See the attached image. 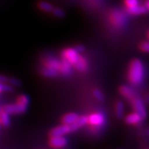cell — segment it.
Here are the masks:
<instances>
[{"instance_id":"1","label":"cell","mask_w":149,"mask_h":149,"mask_svg":"<svg viewBox=\"0 0 149 149\" xmlns=\"http://www.w3.org/2000/svg\"><path fill=\"white\" fill-rule=\"evenodd\" d=\"M144 67L139 59H133L130 62L128 72V80L131 84L137 86L141 83L144 77Z\"/></svg>"},{"instance_id":"10","label":"cell","mask_w":149,"mask_h":149,"mask_svg":"<svg viewBox=\"0 0 149 149\" xmlns=\"http://www.w3.org/2000/svg\"><path fill=\"white\" fill-rule=\"evenodd\" d=\"M124 15L122 13H121L120 12H119V10H116V12L114 11L111 13V19L113 23L115 26H120L123 24V22H124Z\"/></svg>"},{"instance_id":"26","label":"cell","mask_w":149,"mask_h":149,"mask_svg":"<svg viewBox=\"0 0 149 149\" xmlns=\"http://www.w3.org/2000/svg\"><path fill=\"white\" fill-rule=\"evenodd\" d=\"M1 93L3 91H6V92H10L13 91V88L9 85L4 84L3 83H1Z\"/></svg>"},{"instance_id":"2","label":"cell","mask_w":149,"mask_h":149,"mask_svg":"<svg viewBox=\"0 0 149 149\" xmlns=\"http://www.w3.org/2000/svg\"><path fill=\"white\" fill-rule=\"evenodd\" d=\"M105 117L101 113H94L88 116V123L91 127L98 128L104 125Z\"/></svg>"},{"instance_id":"32","label":"cell","mask_w":149,"mask_h":149,"mask_svg":"<svg viewBox=\"0 0 149 149\" xmlns=\"http://www.w3.org/2000/svg\"><path fill=\"white\" fill-rule=\"evenodd\" d=\"M148 39H149V31H148Z\"/></svg>"},{"instance_id":"6","label":"cell","mask_w":149,"mask_h":149,"mask_svg":"<svg viewBox=\"0 0 149 149\" xmlns=\"http://www.w3.org/2000/svg\"><path fill=\"white\" fill-rule=\"evenodd\" d=\"M50 146L53 148H61L67 144V139L64 136H52L49 139Z\"/></svg>"},{"instance_id":"23","label":"cell","mask_w":149,"mask_h":149,"mask_svg":"<svg viewBox=\"0 0 149 149\" xmlns=\"http://www.w3.org/2000/svg\"><path fill=\"white\" fill-rule=\"evenodd\" d=\"M53 13L54 15L58 17H64V15H65V13L64 12V10H62V9L59 8H55L53 9V12H52Z\"/></svg>"},{"instance_id":"14","label":"cell","mask_w":149,"mask_h":149,"mask_svg":"<svg viewBox=\"0 0 149 149\" xmlns=\"http://www.w3.org/2000/svg\"><path fill=\"white\" fill-rule=\"evenodd\" d=\"M79 118V116L74 113H69L64 115L61 119V122L64 124L66 125H72Z\"/></svg>"},{"instance_id":"22","label":"cell","mask_w":149,"mask_h":149,"mask_svg":"<svg viewBox=\"0 0 149 149\" xmlns=\"http://www.w3.org/2000/svg\"><path fill=\"white\" fill-rule=\"evenodd\" d=\"M124 3H125L127 8H133L134 6L139 5L138 0H124Z\"/></svg>"},{"instance_id":"29","label":"cell","mask_w":149,"mask_h":149,"mask_svg":"<svg viewBox=\"0 0 149 149\" xmlns=\"http://www.w3.org/2000/svg\"><path fill=\"white\" fill-rule=\"evenodd\" d=\"M7 81V79L3 76H1V83H4Z\"/></svg>"},{"instance_id":"16","label":"cell","mask_w":149,"mask_h":149,"mask_svg":"<svg viewBox=\"0 0 149 149\" xmlns=\"http://www.w3.org/2000/svg\"><path fill=\"white\" fill-rule=\"evenodd\" d=\"M147 10H147V8H146L145 6H139V5L134 6L133 8H127L128 13H129L130 14H132V15H135L146 13Z\"/></svg>"},{"instance_id":"31","label":"cell","mask_w":149,"mask_h":149,"mask_svg":"<svg viewBox=\"0 0 149 149\" xmlns=\"http://www.w3.org/2000/svg\"><path fill=\"white\" fill-rule=\"evenodd\" d=\"M146 101H147V102H149V96H148V97H146Z\"/></svg>"},{"instance_id":"9","label":"cell","mask_w":149,"mask_h":149,"mask_svg":"<svg viewBox=\"0 0 149 149\" xmlns=\"http://www.w3.org/2000/svg\"><path fill=\"white\" fill-rule=\"evenodd\" d=\"M72 64L69 61H68L66 59H62L61 61L60 68H59V72H60L61 74L65 76H68L72 73Z\"/></svg>"},{"instance_id":"21","label":"cell","mask_w":149,"mask_h":149,"mask_svg":"<svg viewBox=\"0 0 149 149\" xmlns=\"http://www.w3.org/2000/svg\"><path fill=\"white\" fill-rule=\"evenodd\" d=\"M29 102V97L26 95H21L17 99V104L22 106H24V107H27Z\"/></svg>"},{"instance_id":"15","label":"cell","mask_w":149,"mask_h":149,"mask_svg":"<svg viewBox=\"0 0 149 149\" xmlns=\"http://www.w3.org/2000/svg\"><path fill=\"white\" fill-rule=\"evenodd\" d=\"M88 123V117L87 116H81L79 117V118L77 119V120L75 122L73 123L72 125H70L71 129L72 131L77 130L78 128L81 127L86 125V124Z\"/></svg>"},{"instance_id":"33","label":"cell","mask_w":149,"mask_h":149,"mask_svg":"<svg viewBox=\"0 0 149 149\" xmlns=\"http://www.w3.org/2000/svg\"><path fill=\"white\" fill-rule=\"evenodd\" d=\"M148 135H149V130H148Z\"/></svg>"},{"instance_id":"13","label":"cell","mask_w":149,"mask_h":149,"mask_svg":"<svg viewBox=\"0 0 149 149\" xmlns=\"http://www.w3.org/2000/svg\"><path fill=\"white\" fill-rule=\"evenodd\" d=\"M73 66L76 69L80 72H85L88 69V62L85 59V57L80 56L78 60L74 63Z\"/></svg>"},{"instance_id":"20","label":"cell","mask_w":149,"mask_h":149,"mask_svg":"<svg viewBox=\"0 0 149 149\" xmlns=\"http://www.w3.org/2000/svg\"><path fill=\"white\" fill-rule=\"evenodd\" d=\"M38 6L41 10L45 11V12H53L54 9L53 5L50 3L46 2V1H40L38 3Z\"/></svg>"},{"instance_id":"18","label":"cell","mask_w":149,"mask_h":149,"mask_svg":"<svg viewBox=\"0 0 149 149\" xmlns=\"http://www.w3.org/2000/svg\"><path fill=\"white\" fill-rule=\"evenodd\" d=\"M58 70L53 69V68H47V67H45L44 68H43L42 70V74L44 77H55V76L57 75L58 74Z\"/></svg>"},{"instance_id":"11","label":"cell","mask_w":149,"mask_h":149,"mask_svg":"<svg viewBox=\"0 0 149 149\" xmlns=\"http://www.w3.org/2000/svg\"><path fill=\"white\" fill-rule=\"evenodd\" d=\"M44 64L45 67L53 68V69L57 70L59 71V68H60L61 61H59L58 59L53 58V57H48L44 60Z\"/></svg>"},{"instance_id":"8","label":"cell","mask_w":149,"mask_h":149,"mask_svg":"<svg viewBox=\"0 0 149 149\" xmlns=\"http://www.w3.org/2000/svg\"><path fill=\"white\" fill-rule=\"evenodd\" d=\"M119 91H120V93L122 94V95L129 100L130 102H131L136 97H137L135 91L128 86H122L119 89Z\"/></svg>"},{"instance_id":"4","label":"cell","mask_w":149,"mask_h":149,"mask_svg":"<svg viewBox=\"0 0 149 149\" xmlns=\"http://www.w3.org/2000/svg\"><path fill=\"white\" fill-rule=\"evenodd\" d=\"M79 54L74 48H66L61 53V57L62 59L69 61L72 65H74L79 58L80 55Z\"/></svg>"},{"instance_id":"30","label":"cell","mask_w":149,"mask_h":149,"mask_svg":"<svg viewBox=\"0 0 149 149\" xmlns=\"http://www.w3.org/2000/svg\"><path fill=\"white\" fill-rule=\"evenodd\" d=\"M145 6H146L147 10H149V0H148V1H147L145 3Z\"/></svg>"},{"instance_id":"7","label":"cell","mask_w":149,"mask_h":149,"mask_svg":"<svg viewBox=\"0 0 149 149\" xmlns=\"http://www.w3.org/2000/svg\"><path fill=\"white\" fill-rule=\"evenodd\" d=\"M71 130L72 129L70 125L63 124L62 125L53 128L50 132V136L51 137L52 136H64L69 133Z\"/></svg>"},{"instance_id":"25","label":"cell","mask_w":149,"mask_h":149,"mask_svg":"<svg viewBox=\"0 0 149 149\" xmlns=\"http://www.w3.org/2000/svg\"><path fill=\"white\" fill-rule=\"evenodd\" d=\"M93 95H94L95 97L97 100H100V101H102L104 100V95L101 91L98 89H95L94 91H93Z\"/></svg>"},{"instance_id":"17","label":"cell","mask_w":149,"mask_h":149,"mask_svg":"<svg viewBox=\"0 0 149 149\" xmlns=\"http://www.w3.org/2000/svg\"><path fill=\"white\" fill-rule=\"evenodd\" d=\"M0 123L4 127L8 126L10 125V118H9V114L3 111L2 109H1V112H0Z\"/></svg>"},{"instance_id":"19","label":"cell","mask_w":149,"mask_h":149,"mask_svg":"<svg viewBox=\"0 0 149 149\" xmlns=\"http://www.w3.org/2000/svg\"><path fill=\"white\" fill-rule=\"evenodd\" d=\"M124 104L122 102H117L115 104V114L118 118H122L124 115Z\"/></svg>"},{"instance_id":"12","label":"cell","mask_w":149,"mask_h":149,"mask_svg":"<svg viewBox=\"0 0 149 149\" xmlns=\"http://www.w3.org/2000/svg\"><path fill=\"white\" fill-rule=\"evenodd\" d=\"M142 120V117H141L138 113H136V112L128 115L125 118L126 122L128 124H130V125L138 124L139 123L141 122V121Z\"/></svg>"},{"instance_id":"27","label":"cell","mask_w":149,"mask_h":149,"mask_svg":"<svg viewBox=\"0 0 149 149\" xmlns=\"http://www.w3.org/2000/svg\"><path fill=\"white\" fill-rule=\"evenodd\" d=\"M8 81L10 84H12L13 86H19L20 84H21V83H20V81H19V80L16 79H14V78H11V79H9L8 80Z\"/></svg>"},{"instance_id":"28","label":"cell","mask_w":149,"mask_h":149,"mask_svg":"<svg viewBox=\"0 0 149 149\" xmlns=\"http://www.w3.org/2000/svg\"><path fill=\"white\" fill-rule=\"evenodd\" d=\"M74 49L76 50V51H77L78 53H82V52L84 51V47L81 45L76 46L75 48H74Z\"/></svg>"},{"instance_id":"5","label":"cell","mask_w":149,"mask_h":149,"mask_svg":"<svg viewBox=\"0 0 149 149\" xmlns=\"http://www.w3.org/2000/svg\"><path fill=\"white\" fill-rule=\"evenodd\" d=\"M1 109L9 115L22 114L26 111V107L19 105L17 103L15 104H8L1 107Z\"/></svg>"},{"instance_id":"3","label":"cell","mask_w":149,"mask_h":149,"mask_svg":"<svg viewBox=\"0 0 149 149\" xmlns=\"http://www.w3.org/2000/svg\"><path fill=\"white\" fill-rule=\"evenodd\" d=\"M130 102H131L132 106H133V108L135 112L138 113V114L142 117L143 120L146 118L147 115L146 110L142 100H141L139 97H136L135 99H133Z\"/></svg>"},{"instance_id":"24","label":"cell","mask_w":149,"mask_h":149,"mask_svg":"<svg viewBox=\"0 0 149 149\" xmlns=\"http://www.w3.org/2000/svg\"><path fill=\"white\" fill-rule=\"evenodd\" d=\"M139 49L144 53H149V42H143L139 45Z\"/></svg>"}]
</instances>
